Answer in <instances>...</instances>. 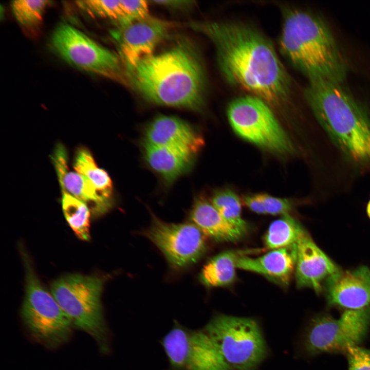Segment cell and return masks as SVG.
<instances>
[{"mask_svg":"<svg viewBox=\"0 0 370 370\" xmlns=\"http://www.w3.org/2000/svg\"><path fill=\"white\" fill-rule=\"evenodd\" d=\"M254 251L230 250L212 257L203 267L199 275L202 284L209 287L225 286L233 283L236 278L238 258Z\"/></svg>","mask_w":370,"mask_h":370,"instance_id":"44dd1931","label":"cell"},{"mask_svg":"<svg viewBox=\"0 0 370 370\" xmlns=\"http://www.w3.org/2000/svg\"><path fill=\"white\" fill-rule=\"evenodd\" d=\"M144 155L149 165L168 183L185 172L194 154L178 148L143 143Z\"/></svg>","mask_w":370,"mask_h":370,"instance_id":"ffe728a7","label":"cell"},{"mask_svg":"<svg viewBox=\"0 0 370 370\" xmlns=\"http://www.w3.org/2000/svg\"><path fill=\"white\" fill-rule=\"evenodd\" d=\"M266 213L273 215L289 214L293 207L292 200L280 198L268 194H258Z\"/></svg>","mask_w":370,"mask_h":370,"instance_id":"f1b7e54d","label":"cell"},{"mask_svg":"<svg viewBox=\"0 0 370 370\" xmlns=\"http://www.w3.org/2000/svg\"><path fill=\"white\" fill-rule=\"evenodd\" d=\"M144 142L178 148L193 154L204 144L201 136L188 124L177 117L165 115L156 117L149 125Z\"/></svg>","mask_w":370,"mask_h":370,"instance_id":"e0dca14e","label":"cell"},{"mask_svg":"<svg viewBox=\"0 0 370 370\" xmlns=\"http://www.w3.org/2000/svg\"><path fill=\"white\" fill-rule=\"evenodd\" d=\"M297 243L271 250L257 257L243 255L237 261V268L261 274L271 282L287 286L295 271Z\"/></svg>","mask_w":370,"mask_h":370,"instance_id":"ac0fdd59","label":"cell"},{"mask_svg":"<svg viewBox=\"0 0 370 370\" xmlns=\"http://www.w3.org/2000/svg\"><path fill=\"white\" fill-rule=\"evenodd\" d=\"M328 304L348 309L370 306V270L366 266L339 271L326 280Z\"/></svg>","mask_w":370,"mask_h":370,"instance_id":"5bb4252c","label":"cell"},{"mask_svg":"<svg viewBox=\"0 0 370 370\" xmlns=\"http://www.w3.org/2000/svg\"><path fill=\"white\" fill-rule=\"evenodd\" d=\"M306 232L290 214L282 215L270 225L264 237V245L271 250L288 247L297 244Z\"/></svg>","mask_w":370,"mask_h":370,"instance_id":"7402d4cb","label":"cell"},{"mask_svg":"<svg viewBox=\"0 0 370 370\" xmlns=\"http://www.w3.org/2000/svg\"><path fill=\"white\" fill-rule=\"evenodd\" d=\"M125 71L127 82L152 103L194 110L203 105L205 70L197 50L187 40L143 58Z\"/></svg>","mask_w":370,"mask_h":370,"instance_id":"7a4b0ae2","label":"cell"},{"mask_svg":"<svg viewBox=\"0 0 370 370\" xmlns=\"http://www.w3.org/2000/svg\"><path fill=\"white\" fill-rule=\"evenodd\" d=\"M280 51L308 79L341 84L346 62L325 21L312 13L292 8L283 11Z\"/></svg>","mask_w":370,"mask_h":370,"instance_id":"3957f363","label":"cell"},{"mask_svg":"<svg viewBox=\"0 0 370 370\" xmlns=\"http://www.w3.org/2000/svg\"><path fill=\"white\" fill-rule=\"evenodd\" d=\"M54 51L69 64L114 81L127 83L120 58L67 23H61L50 39Z\"/></svg>","mask_w":370,"mask_h":370,"instance_id":"9c48e42d","label":"cell"},{"mask_svg":"<svg viewBox=\"0 0 370 370\" xmlns=\"http://www.w3.org/2000/svg\"><path fill=\"white\" fill-rule=\"evenodd\" d=\"M370 326V306L347 309L339 319L320 316L311 322L305 334L303 345L311 355L323 353L345 351L358 345L365 338Z\"/></svg>","mask_w":370,"mask_h":370,"instance_id":"30bf717a","label":"cell"},{"mask_svg":"<svg viewBox=\"0 0 370 370\" xmlns=\"http://www.w3.org/2000/svg\"><path fill=\"white\" fill-rule=\"evenodd\" d=\"M73 168L103 196L112 199L113 185L111 179L105 170L98 166L88 149L81 147L78 150L74 158Z\"/></svg>","mask_w":370,"mask_h":370,"instance_id":"603a6c76","label":"cell"},{"mask_svg":"<svg viewBox=\"0 0 370 370\" xmlns=\"http://www.w3.org/2000/svg\"><path fill=\"white\" fill-rule=\"evenodd\" d=\"M304 96L317 119L352 161L370 164V117L341 85L309 81Z\"/></svg>","mask_w":370,"mask_h":370,"instance_id":"277c9868","label":"cell"},{"mask_svg":"<svg viewBox=\"0 0 370 370\" xmlns=\"http://www.w3.org/2000/svg\"><path fill=\"white\" fill-rule=\"evenodd\" d=\"M270 106L253 95L238 97L228 105V119L233 131L242 138L275 153H290L293 150L292 143Z\"/></svg>","mask_w":370,"mask_h":370,"instance_id":"ba28073f","label":"cell"},{"mask_svg":"<svg viewBox=\"0 0 370 370\" xmlns=\"http://www.w3.org/2000/svg\"><path fill=\"white\" fill-rule=\"evenodd\" d=\"M78 5L94 15L117 21L120 25L127 23L121 1L89 0L77 2Z\"/></svg>","mask_w":370,"mask_h":370,"instance_id":"4316f807","label":"cell"},{"mask_svg":"<svg viewBox=\"0 0 370 370\" xmlns=\"http://www.w3.org/2000/svg\"><path fill=\"white\" fill-rule=\"evenodd\" d=\"M162 345L175 369L232 370L203 329H189L176 322Z\"/></svg>","mask_w":370,"mask_h":370,"instance_id":"8fae6325","label":"cell"},{"mask_svg":"<svg viewBox=\"0 0 370 370\" xmlns=\"http://www.w3.org/2000/svg\"><path fill=\"white\" fill-rule=\"evenodd\" d=\"M211 201L225 220L243 235L247 233L249 227L242 216L241 201L236 193L228 189L218 190Z\"/></svg>","mask_w":370,"mask_h":370,"instance_id":"d4e9b609","label":"cell"},{"mask_svg":"<svg viewBox=\"0 0 370 370\" xmlns=\"http://www.w3.org/2000/svg\"><path fill=\"white\" fill-rule=\"evenodd\" d=\"M121 3L126 15L127 23L149 15L148 4L146 1L142 0L121 1Z\"/></svg>","mask_w":370,"mask_h":370,"instance_id":"f546056e","label":"cell"},{"mask_svg":"<svg viewBox=\"0 0 370 370\" xmlns=\"http://www.w3.org/2000/svg\"><path fill=\"white\" fill-rule=\"evenodd\" d=\"M190 218L203 233L217 242H235L243 235L222 217L212 204L203 197L198 198L190 213Z\"/></svg>","mask_w":370,"mask_h":370,"instance_id":"d6986e66","label":"cell"},{"mask_svg":"<svg viewBox=\"0 0 370 370\" xmlns=\"http://www.w3.org/2000/svg\"><path fill=\"white\" fill-rule=\"evenodd\" d=\"M21 251L26 271L22 320L34 340L48 348H57L69 340L73 324L51 292L42 284L26 251Z\"/></svg>","mask_w":370,"mask_h":370,"instance_id":"8992f818","label":"cell"},{"mask_svg":"<svg viewBox=\"0 0 370 370\" xmlns=\"http://www.w3.org/2000/svg\"><path fill=\"white\" fill-rule=\"evenodd\" d=\"M63 212L68 225L80 239L90 238V210L83 202L67 193H62Z\"/></svg>","mask_w":370,"mask_h":370,"instance_id":"cb8c5ba5","label":"cell"},{"mask_svg":"<svg viewBox=\"0 0 370 370\" xmlns=\"http://www.w3.org/2000/svg\"><path fill=\"white\" fill-rule=\"evenodd\" d=\"M155 4L171 8H186L193 5V2L190 1H154Z\"/></svg>","mask_w":370,"mask_h":370,"instance_id":"1f68e13d","label":"cell"},{"mask_svg":"<svg viewBox=\"0 0 370 370\" xmlns=\"http://www.w3.org/2000/svg\"><path fill=\"white\" fill-rule=\"evenodd\" d=\"M203 329L232 370H255L267 356L262 332L253 319L217 314Z\"/></svg>","mask_w":370,"mask_h":370,"instance_id":"52a82bcc","label":"cell"},{"mask_svg":"<svg viewBox=\"0 0 370 370\" xmlns=\"http://www.w3.org/2000/svg\"><path fill=\"white\" fill-rule=\"evenodd\" d=\"M366 211H367V215L370 218V200L368 201V202L367 203V208H366Z\"/></svg>","mask_w":370,"mask_h":370,"instance_id":"d6a6232c","label":"cell"},{"mask_svg":"<svg viewBox=\"0 0 370 370\" xmlns=\"http://www.w3.org/2000/svg\"><path fill=\"white\" fill-rule=\"evenodd\" d=\"M243 201L252 211L258 214H266L258 194L244 196Z\"/></svg>","mask_w":370,"mask_h":370,"instance_id":"4dcf8cb0","label":"cell"},{"mask_svg":"<svg viewBox=\"0 0 370 370\" xmlns=\"http://www.w3.org/2000/svg\"><path fill=\"white\" fill-rule=\"evenodd\" d=\"M103 282L97 276L69 274L54 281L51 292L73 325L90 336L102 353L107 354L109 331L101 303Z\"/></svg>","mask_w":370,"mask_h":370,"instance_id":"5b68a950","label":"cell"},{"mask_svg":"<svg viewBox=\"0 0 370 370\" xmlns=\"http://www.w3.org/2000/svg\"><path fill=\"white\" fill-rule=\"evenodd\" d=\"M50 1L18 0L11 2V7L16 20L25 28H33L41 22Z\"/></svg>","mask_w":370,"mask_h":370,"instance_id":"484cf974","label":"cell"},{"mask_svg":"<svg viewBox=\"0 0 370 370\" xmlns=\"http://www.w3.org/2000/svg\"><path fill=\"white\" fill-rule=\"evenodd\" d=\"M339 271L338 268L314 243L307 232L297 243L295 278L298 288H310L317 293L324 280Z\"/></svg>","mask_w":370,"mask_h":370,"instance_id":"9a60e30c","label":"cell"},{"mask_svg":"<svg viewBox=\"0 0 370 370\" xmlns=\"http://www.w3.org/2000/svg\"><path fill=\"white\" fill-rule=\"evenodd\" d=\"M65 147L59 144L51 159L62 192L67 193L84 202L96 216L106 213L112 205V200L100 194L82 175L69 170Z\"/></svg>","mask_w":370,"mask_h":370,"instance_id":"2e32d148","label":"cell"},{"mask_svg":"<svg viewBox=\"0 0 370 370\" xmlns=\"http://www.w3.org/2000/svg\"><path fill=\"white\" fill-rule=\"evenodd\" d=\"M171 26L169 23L150 15L119 26L112 34L125 68L152 54L156 46L168 34Z\"/></svg>","mask_w":370,"mask_h":370,"instance_id":"4fadbf2b","label":"cell"},{"mask_svg":"<svg viewBox=\"0 0 370 370\" xmlns=\"http://www.w3.org/2000/svg\"><path fill=\"white\" fill-rule=\"evenodd\" d=\"M146 235L176 267L196 262L206 250L205 235L193 223H167L154 217Z\"/></svg>","mask_w":370,"mask_h":370,"instance_id":"7c38bea8","label":"cell"},{"mask_svg":"<svg viewBox=\"0 0 370 370\" xmlns=\"http://www.w3.org/2000/svg\"><path fill=\"white\" fill-rule=\"evenodd\" d=\"M345 352L348 370H370V349L355 345L348 346Z\"/></svg>","mask_w":370,"mask_h":370,"instance_id":"83f0119b","label":"cell"},{"mask_svg":"<svg viewBox=\"0 0 370 370\" xmlns=\"http://www.w3.org/2000/svg\"><path fill=\"white\" fill-rule=\"evenodd\" d=\"M191 28L213 43L219 69L230 84L266 101L286 104L291 80L270 41L250 26L229 22H193Z\"/></svg>","mask_w":370,"mask_h":370,"instance_id":"6da1fadb","label":"cell"}]
</instances>
